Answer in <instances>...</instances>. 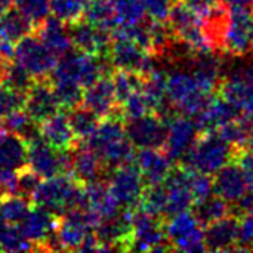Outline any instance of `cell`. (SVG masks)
Returning a JSON list of instances; mask_svg holds the SVG:
<instances>
[{"instance_id":"6da1fadb","label":"cell","mask_w":253,"mask_h":253,"mask_svg":"<svg viewBox=\"0 0 253 253\" xmlns=\"http://www.w3.org/2000/svg\"><path fill=\"white\" fill-rule=\"evenodd\" d=\"M84 142L98 154L107 170L135 160L133 145L126 136L122 116L116 114L104 117L95 132Z\"/></svg>"},{"instance_id":"7a4b0ae2","label":"cell","mask_w":253,"mask_h":253,"mask_svg":"<svg viewBox=\"0 0 253 253\" xmlns=\"http://www.w3.org/2000/svg\"><path fill=\"white\" fill-rule=\"evenodd\" d=\"M30 202L33 206L62 215L73 209H84V188L71 175L62 173L40 181L31 193Z\"/></svg>"},{"instance_id":"3957f363","label":"cell","mask_w":253,"mask_h":253,"mask_svg":"<svg viewBox=\"0 0 253 253\" xmlns=\"http://www.w3.org/2000/svg\"><path fill=\"white\" fill-rule=\"evenodd\" d=\"M239 153L216 130L200 132L181 165L212 175L228 162L236 160Z\"/></svg>"},{"instance_id":"277c9868","label":"cell","mask_w":253,"mask_h":253,"mask_svg":"<svg viewBox=\"0 0 253 253\" xmlns=\"http://www.w3.org/2000/svg\"><path fill=\"white\" fill-rule=\"evenodd\" d=\"M213 93L206 92L190 70H172L166 77V96L178 114L197 117Z\"/></svg>"},{"instance_id":"5b68a950","label":"cell","mask_w":253,"mask_h":253,"mask_svg":"<svg viewBox=\"0 0 253 253\" xmlns=\"http://www.w3.org/2000/svg\"><path fill=\"white\" fill-rule=\"evenodd\" d=\"M108 59L113 68L132 71L142 77L157 67L156 58L142 49L138 43L130 40L116 27L111 30V44Z\"/></svg>"},{"instance_id":"8992f818","label":"cell","mask_w":253,"mask_h":253,"mask_svg":"<svg viewBox=\"0 0 253 253\" xmlns=\"http://www.w3.org/2000/svg\"><path fill=\"white\" fill-rule=\"evenodd\" d=\"M132 218V249L139 252L172 251L165 236V219L141 208L130 211Z\"/></svg>"},{"instance_id":"52a82bcc","label":"cell","mask_w":253,"mask_h":253,"mask_svg":"<svg viewBox=\"0 0 253 253\" xmlns=\"http://www.w3.org/2000/svg\"><path fill=\"white\" fill-rule=\"evenodd\" d=\"M165 236L172 251L200 252L206 251L205 230L193 212H181L165 221Z\"/></svg>"},{"instance_id":"ba28073f","label":"cell","mask_w":253,"mask_h":253,"mask_svg":"<svg viewBox=\"0 0 253 253\" xmlns=\"http://www.w3.org/2000/svg\"><path fill=\"white\" fill-rule=\"evenodd\" d=\"M58 56L33 33L22 37L13 53V61L34 79H46L53 71Z\"/></svg>"},{"instance_id":"9c48e42d","label":"cell","mask_w":253,"mask_h":253,"mask_svg":"<svg viewBox=\"0 0 253 253\" xmlns=\"http://www.w3.org/2000/svg\"><path fill=\"white\" fill-rule=\"evenodd\" d=\"M70 151V150H68ZM49 145L39 136L27 141V165L42 178H52L68 173L70 153Z\"/></svg>"},{"instance_id":"30bf717a","label":"cell","mask_w":253,"mask_h":253,"mask_svg":"<svg viewBox=\"0 0 253 253\" xmlns=\"http://www.w3.org/2000/svg\"><path fill=\"white\" fill-rule=\"evenodd\" d=\"M107 184L119 206L129 211L139 205L145 188L139 168L133 162L114 168Z\"/></svg>"},{"instance_id":"8fae6325","label":"cell","mask_w":253,"mask_h":253,"mask_svg":"<svg viewBox=\"0 0 253 253\" xmlns=\"http://www.w3.org/2000/svg\"><path fill=\"white\" fill-rule=\"evenodd\" d=\"M216 92L245 114L253 116V64L239 65L222 76Z\"/></svg>"},{"instance_id":"7c38bea8","label":"cell","mask_w":253,"mask_h":253,"mask_svg":"<svg viewBox=\"0 0 253 253\" xmlns=\"http://www.w3.org/2000/svg\"><path fill=\"white\" fill-rule=\"evenodd\" d=\"M56 221H58V215L43 208L31 205L28 213L21 221L19 228L24 233V236L33 243L34 251L53 252Z\"/></svg>"},{"instance_id":"4fadbf2b","label":"cell","mask_w":253,"mask_h":253,"mask_svg":"<svg viewBox=\"0 0 253 253\" xmlns=\"http://www.w3.org/2000/svg\"><path fill=\"white\" fill-rule=\"evenodd\" d=\"M126 122V136L135 148H163L168 132V123L163 117L148 113Z\"/></svg>"},{"instance_id":"5bb4252c","label":"cell","mask_w":253,"mask_h":253,"mask_svg":"<svg viewBox=\"0 0 253 253\" xmlns=\"http://www.w3.org/2000/svg\"><path fill=\"white\" fill-rule=\"evenodd\" d=\"M71 46L80 52L95 55V56H108L111 44V31L96 27L86 19H80L74 24L67 25Z\"/></svg>"},{"instance_id":"9a60e30c","label":"cell","mask_w":253,"mask_h":253,"mask_svg":"<svg viewBox=\"0 0 253 253\" xmlns=\"http://www.w3.org/2000/svg\"><path fill=\"white\" fill-rule=\"evenodd\" d=\"M199 133L200 130L191 117L175 113L168 120V132L163 148L173 162H182Z\"/></svg>"},{"instance_id":"2e32d148","label":"cell","mask_w":253,"mask_h":253,"mask_svg":"<svg viewBox=\"0 0 253 253\" xmlns=\"http://www.w3.org/2000/svg\"><path fill=\"white\" fill-rule=\"evenodd\" d=\"M231 21L225 37L224 53L243 56L251 50L253 10L248 6H230Z\"/></svg>"},{"instance_id":"e0dca14e","label":"cell","mask_w":253,"mask_h":253,"mask_svg":"<svg viewBox=\"0 0 253 253\" xmlns=\"http://www.w3.org/2000/svg\"><path fill=\"white\" fill-rule=\"evenodd\" d=\"M82 105L90 110L93 114H96L99 119L108 117V116H122L120 105L116 98L111 74L107 73L96 79L93 83L84 87Z\"/></svg>"},{"instance_id":"ac0fdd59","label":"cell","mask_w":253,"mask_h":253,"mask_svg":"<svg viewBox=\"0 0 253 253\" xmlns=\"http://www.w3.org/2000/svg\"><path fill=\"white\" fill-rule=\"evenodd\" d=\"M231 13L230 4L225 1L216 3L208 12L200 15V30L205 37L206 44L215 53H224V44L227 31L230 27Z\"/></svg>"},{"instance_id":"d6986e66","label":"cell","mask_w":253,"mask_h":253,"mask_svg":"<svg viewBox=\"0 0 253 253\" xmlns=\"http://www.w3.org/2000/svg\"><path fill=\"white\" fill-rule=\"evenodd\" d=\"M24 110L36 123L59 111V104L55 98L49 77L36 79L31 83L24 93Z\"/></svg>"},{"instance_id":"ffe728a7","label":"cell","mask_w":253,"mask_h":253,"mask_svg":"<svg viewBox=\"0 0 253 253\" xmlns=\"http://www.w3.org/2000/svg\"><path fill=\"white\" fill-rule=\"evenodd\" d=\"M213 191L231 206L239 203L249 193L245 172L237 160L228 162L218 172H215Z\"/></svg>"},{"instance_id":"44dd1931","label":"cell","mask_w":253,"mask_h":253,"mask_svg":"<svg viewBox=\"0 0 253 253\" xmlns=\"http://www.w3.org/2000/svg\"><path fill=\"white\" fill-rule=\"evenodd\" d=\"M70 153V169L68 175L82 184L102 179L107 169L98 154L90 150L84 141H77V144L68 151Z\"/></svg>"},{"instance_id":"7402d4cb","label":"cell","mask_w":253,"mask_h":253,"mask_svg":"<svg viewBox=\"0 0 253 253\" xmlns=\"http://www.w3.org/2000/svg\"><path fill=\"white\" fill-rule=\"evenodd\" d=\"M166 193V211L165 218L181 213L193 208L194 197L190 191L187 181V168L184 165L172 169L169 176L163 181Z\"/></svg>"},{"instance_id":"603a6c76","label":"cell","mask_w":253,"mask_h":253,"mask_svg":"<svg viewBox=\"0 0 253 253\" xmlns=\"http://www.w3.org/2000/svg\"><path fill=\"white\" fill-rule=\"evenodd\" d=\"M239 237V215L228 213L205 225V246L211 252L236 251Z\"/></svg>"},{"instance_id":"cb8c5ba5","label":"cell","mask_w":253,"mask_h":253,"mask_svg":"<svg viewBox=\"0 0 253 253\" xmlns=\"http://www.w3.org/2000/svg\"><path fill=\"white\" fill-rule=\"evenodd\" d=\"M135 160L145 185L162 184L173 169V160L163 148H141Z\"/></svg>"},{"instance_id":"d4e9b609","label":"cell","mask_w":253,"mask_h":253,"mask_svg":"<svg viewBox=\"0 0 253 253\" xmlns=\"http://www.w3.org/2000/svg\"><path fill=\"white\" fill-rule=\"evenodd\" d=\"M240 110L233 105L228 99H225L222 95L215 92L202 113L194 117V122L199 127L200 132H208V130H218L221 126L227 125L231 120H236L239 117Z\"/></svg>"},{"instance_id":"484cf974","label":"cell","mask_w":253,"mask_h":253,"mask_svg":"<svg viewBox=\"0 0 253 253\" xmlns=\"http://www.w3.org/2000/svg\"><path fill=\"white\" fill-rule=\"evenodd\" d=\"M37 130L42 139L61 151H68L77 144V139L68 122V114L62 111H56L50 117L39 122Z\"/></svg>"},{"instance_id":"4316f807","label":"cell","mask_w":253,"mask_h":253,"mask_svg":"<svg viewBox=\"0 0 253 253\" xmlns=\"http://www.w3.org/2000/svg\"><path fill=\"white\" fill-rule=\"evenodd\" d=\"M84 188V209L93 212L101 221L111 218L119 212V203L113 197L108 184L102 179L83 184Z\"/></svg>"},{"instance_id":"83f0119b","label":"cell","mask_w":253,"mask_h":253,"mask_svg":"<svg viewBox=\"0 0 253 253\" xmlns=\"http://www.w3.org/2000/svg\"><path fill=\"white\" fill-rule=\"evenodd\" d=\"M34 34L58 56L65 55L73 46L68 36L67 25L55 16H47L36 28Z\"/></svg>"},{"instance_id":"f1b7e54d","label":"cell","mask_w":253,"mask_h":253,"mask_svg":"<svg viewBox=\"0 0 253 253\" xmlns=\"http://www.w3.org/2000/svg\"><path fill=\"white\" fill-rule=\"evenodd\" d=\"M24 165H27V141L6 130L0 138V169L18 170Z\"/></svg>"},{"instance_id":"f546056e","label":"cell","mask_w":253,"mask_h":253,"mask_svg":"<svg viewBox=\"0 0 253 253\" xmlns=\"http://www.w3.org/2000/svg\"><path fill=\"white\" fill-rule=\"evenodd\" d=\"M34 33V24L16 7L0 16V37L10 43H18L22 37Z\"/></svg>"},{"instance_id":"4dcf8cb0","label":"cell","mask_w":253,"mask_h":253,"mask_svg":"<svg viewBox=\"0 0 253 253\" xmlns=\"http://www.w3.org/2000/svg\"><path fill=\"white\" fill-rule=\"evenodd\" d=\"M193 213L197 218V221L205 227L231 213V205H228L219 196L211 194L209 197L199 200L193 205Z\"/></svg>"},{"instance_id":"1f68e13d","label":"cell","mask_w":253,"mask_h":253,"mask_svg":"<svg viewBox=\"0 0 253 253\" xmlns=\"http://www.w3.org/2000/svg\"><path fill=\"white\" fill-rule=\"evenodd\" d=\"M83 19L111 31L116 27L114 0H87Z\"/></svg>"},{"instance_id":"d6a6232c","label":"cell","mask_w":253,"mask_h":253,"mask_svg":"<svg viewBox=\"0 0 253 253\" xmlns=\"http://www.w3.org/2000/svg\"><path fill=\"white\" fill-rule=\"evenodd\" d=\"M52 83V89L55 93V98L59 104V108L70 111L79 105H82V98H83V90L79 83L67 80V79H52L49 77Z\"/></svg>"},{"instance_id":"836d02e7","label":"cell","mask_w":253,"mask_h":253,"mask_svg":"<svg viewBox=\"0 0 253 253\" xmlns=\"http://www.w3.org/2000/svg\"><path fill=\"white\" fill-rule=\"evenodd\" d=\"M68 122L77 141H86L99 125V117L83 105L68 111Z\"/></svg>"},{"instance_id":"e575fe53","label":"cell","mask_w":253,"mask_h":253,"mask_svg":"<svg viewBox=\"0 0 253 253\" xmlns=\"http://www.w3.org/2000/svg\"><path fill=\"white\" fill-rule=\"evenodd\" d=\"M31 208L30 199L19 194H1L0 196V221L9 224H21Z\"/></svg>"},{"instance_id":"d590c367","label":"cell","mask_w":253,"mask_h":253,"mask_svg":"<svg viewBox=\"0 0 253 253\" xmlns=\"http://www.w3.org/2000/svg\"><path fill=\"white\" fill-rule=\"evenodd\" d=\"M0 251L27 252V251H34V246L24 236L18 224H9L0 221Z\"/></svg>"},{"instance_id":"8d00e7d4","label":"cell","mask_w":253,"mask_h":253,"mask_svg":"<svg viewBox=\"0 0 253 253\" xmlns=\"http://www.w3.org/2000/svg\"><path fill=\"white\" fill-rule=\"evenodd\" d=\"M1 123L9 132H13L16 135L22 136L25 141L39 136L37 123L28 116V113L24 110V107L4 116L1 119Z\"/></svg>"},{"instance_id":"74e56055","label":"cell","mask_w":253,"mask_h":253,"mask_svg":"<svg viewBox=\"0 0 253 253\" xmlns=\"http://www.w3.org/2000/svg\"><path fill=\"white\" fill-rule=\"evenodd\" d=\"M116 27H133L144 21L142 0H114Z\"/></svg>"},{"instance_id":"f35d334b","label":"cell","mask_w":253,"mask_h":253,"mask_svg":"<svg viewBox=\"0 0 253 253\" xmlns=\"http://www.w3.org/2000/svg\"><path fill=\"white\" fill-rule=\"evenodd\" d=\"M110 74H111V80H113V86H114V92H116L119 105L132 92L142 87L144 77L141 74H136L132 71H125V70H116V68H113V71Z\"/></svg>"},{"instance_id":"ab89813d","label":"cell","mask_w":253,"mask_h":253,"mask_svg":"<svg viewBox=\"0 0 253 253\" xmlns=\"http://www.w3.org/2000/svg\"><path fill=\"white\" fill-rule=\"evenodd\" d=\"M87 0H50V13L65 25L83 19Z\"/></svg>"},{"instance_id":"60d3db41","label":"cell","mask_w":253,"mask_h":253,"mask_svg":"<svg viewBox=\"0 0 253 253\" xmlns=\"http://www.w3.org/2000/svg\"><path fill=\"white\" fill-rule=\"evenodd\" d=\"M34 80L36 79L33 76H30L21 65H18L15 61H10V62L6 64V67L3 70L0 83L9 86L10 89H13L16 92L25 93L27 89L31 86V83Z\"/></svg>"},{"instance_id":"b9f144b4","label":"cell","mask_w":253,"mask_h":253,"mask_svg":"<svg viewBox=\"0 0 253 253\" xmlns=\"http://www.w3.org/2000/svg\"><path fill=\"white\" fill-rule=\"evenodd\" d=\"M120 113H122L123 120H130V119H136V117H141L144 114L153 113L150 101L145 96L142 87L135 90V92H132L120 104Z\"/></svg>"},{"instance_id":"7bdbcfd3","label":"cell","mask_w":253,"mask_h":253,"mask_svg":"<svg viewBox=\"0 0 253 253\" xmlns=\"http://www.w3.org/2000/svg\"><path fill=\"white\" fill-rule=\"evenodd\" d=\"M50 0H13V6L24 13L33 24L34 28L47 18L50 13Z\"/></svg>"},{"instance_id":"ee69618b","label":"cell","mask_w":253,"mask_h":253,"mask_svg":"<svg viewBox=\"0 0 253 253\" xmlns=\"http://www.w3.org/2000/svg\"><path fill=\"white\" fill-rule=\"evenodd\" d=\"M187 181L190 191L194 197V203L209 197L213 191V179L208 173H202L199 170L187 168Z\"/></svg>"},{"instance_id":"f6af8a7d","label":"cell","mask_w":253,"mask_h":253,"mask_svg":"<svg viewBox=\"0 0 253 253\" xmlns=\"http://www.w3.org/2000/svg\"><path fill=\"white\" fill-rule=\"evenodd\" d=\"M40 181H42V176L37 172H34L28 165H24L22 168L16 170V185H18L16 193L19 196L30 199L31 193L36 190Z\"/></svg>"},{"instance_id":"bcb514c9","label":"cell","mask_w":253,"mask_h":253,"mask_svg":"<svg viewBox=\"0 0 253 253\" xmlns=\"http://www.w3.org/2000/svg\"><path fill=\"white\" fill-rule=\"evenodd\" d=\"M253 249V211L239 215V237L236 251Z\"/></svg>"},{"instance_id":"7dc6e473","label":"cell","mask_w":253,"mask_h":253,"mask_svg":"<svg viewBox=\"0 0 253 253\" xmlns=\"http://www.w3.org/2000/svg\"><path fill=\"white\" fill-rule=\"evenodd\" d=\"M24 107V93L0 83V120L9 113Z\"/></svg>"},{"instance_id":"c3c4849f","label":"cell","mask_w":253,"mask_h":253,"mask_svg":"<svg viewBox=\"0 0 253 253\" xmlns=\"http://www.w3.org/2000/svg\"><path fill=\"white\" fill-rule=\"evenodd\" d=\"M145 15L150 16L151 21L166 22L168 15L170 12V0H142Z\"/></svg>"},{"instance_id":"681fc988","label":"cell","mask_w":253,"mask_h":253,"mask_svg":"<svg viewBox=\"0 0 253 253\" xmlns=\"http://www.w3.org/2000/svg\"><path fill=\"white\" fill-rule=\"evenodd\" d=\"M236 160L242 165V169L245 172V178H246V184H248V190L253 193V153L246 150H242Z\"/></svg>"},{"instance_id":"f907efd6","label":"cell","mask_w":253,"mask_h":253,"mask_svg":"<svg viewBox=\"0 0 253 253\" xmlns=\"http://www.w3.org/2000/svg\"><path fill=\"white\" fill-rule=\"evenodd\" d=\"M0 187L3 193L18 194L16 193V170L15 169H0Z\"/></svg>"},{"instance_id":"816d5d0a","label":"cell","mask_w":253,"mask_h":253,"mask_svg":"<svg viewBox=\"0 0 253 253\" xmlns=\"http://www.w3.org/2000/svg\"><path fill=\"white\" fill-rule=\"evenodd\" d=\"M182 1L200 16L205 12H208L211 7H213L216 3H219L221 0H182Z\"/></svg>"},{"instance_id":"f5cc1de1","label":"cell","mask_w":253,"mask_h":253,"mask_svg":"<svg viewBox=\"0 0 253 253\" xmlns=\"http://www.w3.org/2000/svg\"><path fill=\"white\" fill-rule=\"evenodd\" d=\"M13 6V0H0V16Z\"/></svg>"},{"instance_id":"db71d44e","label":"cell","mask_w":253,"mask_h":253,"mask_svg":"<svg viewBox=\"0 0 253 253\" xmlns=\"http://www.w3.org/2000/svg\"><path fill=\"white\" fill-rule=\"evenodd\" d=\"M230 6H249L252 3V0H222Z\"/></svg>"},{"instance_id":"11a10c76","label":"cell","mask_w":253,"mask_h":253,"mask_svg":"<svg viewBox=\"0 0 253 253\" xmlns=\"http://www.w3.org/2000/svg\"><path fill=\"white\" fill-rule=\"evenodd\" d=\"M248 150H249V151H252V153H253V130H252V133H251L249 142H248Z\"/></svg>"},{"instance_id":"9f6ffc18","label":"cell","mask_w":253,"mask_h":253,"mask_svg":"<svg viewBox=\"0 0 253 253\" xmlns=\"http://www.w3.org/2000/svg\"><path fill=\"white\" fill-rule=\"evenodd\" d=\"M251 50L253 53V30H252V37H251Z\"/></svg>"},{"instance_id":"6f0895ef","label":"cell","mask_w":253,"mask_h":253,"mask_svg":"<svg viewBox=\"0 0 253 253\" xmlns=\"http://www.w3.org/2000/svg\"><path fill=\"white\" fill-rule=\"evenodd\" d=\"M1 194H4V193H3V190H1V187H0V196H1Z\"/></svg>"},{"instance_id":"680465c9","label":"cell","mask_w":253,"mask_h":253,"mask_svg":"<svg viewBox=\"0 0 253 253\" xmlns=\"http://www.w3.org/2000/svg\"><path fill=\"white\" fill-rule=\"evenodd\" d=\"M252 3H253V0H252Z\"/></svg>"}]
</instances>
